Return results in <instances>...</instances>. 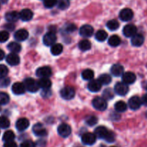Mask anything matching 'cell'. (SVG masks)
I'll use <instances>...</instances> for the list:
<instances>
[{
    "label": "cell",
    "mask_w": 147,
    "mask_h": 147,
    "mask_svg": "<svg viewBox=\"0 0 147 147\" xmlns=\"http://www.w3.org/2000/svg\"><path fill=\"white\" fill-rule=\"evenodd\" d=\"M7 48H8V50L9 51L11 52V53H15V54H17V53H20L21 51L22 47L19 43L15 42H10L7 45Z\"/></svg>",
    "instance_id": "26"
},
{
    "label": "cell",
    "mask_w": 147,
    "mask_h": 147,
    "mask_svg": "<svg viewBox=\"0 0 147 147\" xmlns=\"http://www.w3.org/2000/svg\"><path fill=\"white\" fill-rule=\"evenodd\" d=\"M76 26L74 24H67L65 27V30L68 33L73 32L76 31Z\"/></svg>",
    "instance_id": "45"
},
{
    "label": "cell",
    "mask_w": 147,
    "mask_h": 147,
    "mask_svg": "<svg viewBox=\"0 0 147 147\" xmlns=\"http://www.w3.org/2000/svg\"><path fill=\"white\" fill-rule=\"evenodd\" d=\"M9 37V34L7 31H0V42H5Z\"/></svg>",
    "instance_id": "42"
},
{
    "label": "cell",
    "mask_w": 147,
    "mask_h": 147,
    "mask_svg": "<svg viewBox=\"0 0 147 147\" xmlns=\"http://www.w3.org/2000/svg\"><path fill=\"white\" fill-rule=\"evenodd\" d=\"M124 69L123 67L120 64H115L111 68V73L113 76L116 77H120L123 75Z\"/></svg>",
    "instance_id": "20"
},
{
    "label": "cell",
    "mask_w": 147,
    "mask_h": 147,
    "mask_svg": "<svg viewBox=\"0 0 147 147\" xmlns=\"http://www.w3.org/2000/svg\"><path fill=\"white\" fill-rule=\"evenodd\" d=\"M71 127L67 123H62L57 128L58 134L63 138L68 137L71 134Z\"/></svg>",
    "instance_id": "6"
},
{
    "label": "cell",
    "mask_w": 147,
    "mask_h": 147,
    "mask_svg": "<svg viewBox=\"0 0 147 147\" xmlns=\"http://www.w3.org/2000/svg\"><path fill=\"white\" fill-rule=\"evenodd\" d=\"M63 50V47L61 44H55L51 47V53L53 55H59L62 53Z\"/></svg>",
    "instance_id": "29"
},
{
    "label": "cell",
    "mask_w": 147,
    "mask_h": 147,
    "mask_svg": "<svg viewBox=\"0 0 147 147\" xmlns=\"http://www.w3.org/2000/svg\"><path fill=\"white\" fill-rule=\"evenodd\" d=\"M4 57H5L4 52L2 50H1V49H0V61H1V60H2L4 58Z\"/></svg>",
    "instance_id": "51"
},
{
    "label": "cell",
    "mask_w": 147,
    "mask_h": 147,
    "mask_svg": "<svg viewBox=\"0 0 147 147\" xmlns=\"http://www.w3.org/2000/svg\"><path fill=\"white\" fill-rule=\"evenodd\" d=\"M86 124L88 125L89 126H93L97 123L98 119L94 116H89L88 118L86 119Z\"/></svg>",
    "instance_id": "40"
},
{
    "label": "cell",
    "mask_w": 147,
    "mask_h": 147,
    "mask_svg": "<svg viewBox=\"0 0 147 147\" xmlns=\"http://www.w3.org/2000/svg\"><path fill=\"white\" fill-rule=\"evenodd\" d=\"M146 116L147 117V112H146Z\"/></svg>",
    "instance_id": "53"
},
{
    "label": "cell",
    "mask_w": 147,
    "mask_h": 147,
    "mask_svg": "<svg viewBox=\"0 0 147 147\" xmlns=\"http://www.w3.org/2000/svg\"><path fill=\"white\" fill-rule=\"evenodd\" d=\"M9 120L5 116H0V128L1 129H7L9 127Z\"/></svg>",
    "instance_id": "38"
},
{
    "label": "cell",
    "mask_w": 147,
    "mask_h": 147,
    "mask_svg": "<svg viewBox=\"0 0 147 147\" xmlns=\"http://www.w3.org/2000/svg\"><path fill=\"white\" fill-rule=\"evenodd\" d=\"M98 80L101 85H109L111 82V77L109 74H102L99 76Z\"/></svg>",
    "instance_id": "34"
},
{
    "label": "cell",
    "mask_w": 147,
    "mask_h": 147,
    "mask_svg": "<svg viewBox=\"0 0 147 147\" xmlns=\"http://www.w3.org/2000/svg\"><path fill=\"white\" fill-rule=\"evenodd\" d=\"M101 86V83L99 82L98 80H92L88 84V90L90 91L96 93V92L99 91L100 90Z\"/></svg>",
    "instance_id": "21"
},
{
    "label": "cell",
    "mask_w": 147,
    "mask_h": 147,
    "mask_svg": "<svg viewBox=\"0 0 147 147\" xmlns=\"http://www.w3.org/2000/svg\"><path fill=\"white\" fill-rule=\"evenodd\" d=\"M112 147H115V146H112Z\"/></svg>",
    "instance_id": "56"
},
{
    "label": "cell",
    "mask_w": 147,
    "mask_h": 147,
    "mask_svg": "<svg viewBox=\"0 0 147 147\" xmlns=\"http://www.w3.org/2000/svg\"><path fill=\"white\" fill-rule=\"evenodd\" d=\"M144 42V37L142 34H136L131 38V44L135 47H140L143 45Z\"/></svg>",
    "instance_id": "24"
},
{
    "label": "cell",
    "mask_w": 147,
    "mask_h": 147,
    "mask_svg": "<svg viewBox=\"0 0 147 147\" xmlns=\"http://www.w3.org/2000/svg\"><path fill=\"white\" fill-rule=\"evenodd\" d=\"M121 38L118 35H112L109 39V44L111 47H117L121 43Z\"/></svg>",
    "instance_id": "30"
},
{
    "label": "cell",
    "mask_w": 147,
    "mask_h": 147,
    "mask_svg": "<svg viewBox=\"0 0 147 147\" xmlns=\"http://www.w3.org/2000/svg\"><path fill=\"white\" fill-rule=\"evenodd\" d=\"M20 18V13H18L16 11H9V12L6 13L5 14L6 20H7V22H9V23L17 22Z\"/></svg>",
    "instance_id": "23"
},
{
    "label": "cell",
    "mask_w": 147,
    "mask_h": 147,
    "mask_svg": "<svg viewBox=\"0 0 147 147\" xmlns=\"http://www.w3.org/2000/svg\"><path fill=\"white\" fill-rule=\"evenodd\" d=\"M108 29L110 30L111 31H115V30H118L119 27V23L117 20H109L106 24Z\"/></svg>",
    "instance_id": "33"
},
{
    "label": "cell",
    "mask_w": 147,
    "mask_h": 147,
    "mask_svg": "<svg viewBox=\"0 0 147 147\" xmlns=\"http://www.w3.org/2000/svg\"><path fill=\"white\" fill-rule=\"evenodd\" d=\"M78 47L82 51H87V50H90V47H91V43L89 40H83L79 42Z\"/></svg>",
    "instance_id": "28"
},
{
    "label": "cell",
    "mask_w": 147,
    "mask_h": 147,
    "mask_svg": "<svg viewBox=\"0 0 147 147\" xmlns=\"http://www.w3.org/2000/svg\"><path fill=\"white\" fill-rule=\"evenodd\" d=\"M6 61L9 65L15 66L20 63V57L15 53H10L6 57Z\"/></svg>",
    "instance_id": "17"
},
{
    "label": "cell",
    "mask_w": 147,
    "mask_h": 147,
    "mask_svg": "<svg viewBox=\"0 0 147 147\" xmlns=\"http://www.w3.org/2000/svg\"><path fill=\"white\" fill-rule=\"evenodd\" d=\"M95 135L98 139H104L107 142L112 143L115 141V134L111 131L108 130L104 126H98L95 129Z\"/></svg>",
    "instance_id": "1"
},
{
    "label": "cell",
    "mask_w": 147,
    "mask_h": 147,
    "mask_svg": "<svg viewBox=\"0 0 147 147\" xmlns=\"http://www.w3.org/2000/svg\"><path fill=\"white\" fill-rule=\"evenodd\" d=\"M114 92L119 96H126L129 92V86L124 83H117L114 87Z\"/></svg>",
    "instance_id": "5"
},
{
    "label": "cell",
    "mask_w": 147,
    "mask_h": 147,
    "mask_svg": "<svg viewBox=\"0 0 147 147\" xmlns=\"http://www.w3.org/2000/svg\"><path fill=\"white\" fill-rule=\"evenodd\" d=\"M4 147H17V145L14 142H5V144H4Z\"/></svg>",
    "instance_id": "48"
},
{
    "label": "cell",
    "mask_w": 147,
    "mask_h": 147,
    "mask_svg": "<svg viewBox=\"0 0 147 147\" xmlns=\"http://www.w3.org/2000/svg\"><path fill=\"white\" fill-rule=\"evenodd\" d=\"M24 85L26 89L30 93H36L39 89L37 82H36L34 79L31 78H26L24 81Z\"/></svg>",
    "instance_id": "2"
},
{
    "label": "cell",
    "mask_w": 147,
    "mask_h": 147,
    "mask_svg": "<svg viewBox=\"0 0 147 147\" xmlns=\"http://www.w3.org/2000/svg\"><path fill=\"white\" fill-rule=\"evenodd\" d=\"M14 39L17 41H24V40H27L29 37V33L26 30L24 29H21V30H19L14 33Z\"/></svg>",
    "instance_id": "18"
},
{
    "label": "cell",
    "mask_w": 147,
    "mask_h": 147,
    "mask_svg": "<svg viewBox=\"0 0 147 147\" xmlns=\"http://www.w3.org/2000/svg\"><path fill=\"white\" fill-rule=\"evenodd\" d=\"M1 107H0V111H1Z\"/></svg>",
    "instance_id": "54"
},
{
    "label": "cell",
    "mask_w": 147,
    "mask_h": 147,
    "mask_svg": "<svg viewBox=\"0 0 147 147\" xmlns=\"http://www.w3.org/2000/svg\"><path fill=\"white\" fill-rule=\"evenodd\" d=\"M5 27H6V29H7V30H13V29L14 28V26L11 23H9V24H6Z\"/></svg>",
    "instance_id": "50"
},
{
    "label": "cell",
    "mask_w": 147,
    "mask_h": 147,
    "mask_svg": "<svg viewBox=\"0 0 147 147\" xmlns=\"http://www.w3.org/2000/svg\"><path fill=\"white\" fill-rule=\"evenodd\" d=\"M8 68L4 65H0V79L4 78L8 74Z\"/></svg>",
    "instance_id": "41"
},
{
    "label": "cell",
    "mask_w": 147,
    "mask_h": 147,
    "mask_svg": "<svg viewBox=\"0 0 147 147\" xmlns=\"http://www.w3.org/2000/svg\"><path fill=\"white\" fill-rule=\"evenodd\" d=\"M134 17V12L131 9L125 8L119 13V18L123 22H129L132 20Z\"/></svg>",
    "instance_id": "7"
},
{
    "label": "cell",
    "mask_w": 147,
    "mask_h": 147,
    "mask_svg": "<svg viewBox=\"0 0 147 147\" xmlns=\"http://www.w3.org/2000/svg\"><path fill=\"white\" fill-rule=\"evenodd\" d=\"M136 32H137V28L134 24H127L123 29V34L127 37H134L135 34H136Z\"/></svg>",
    "instance_id": "12"
},
{
    "label": "cell",
    "mask_w": 147,
    "mask_h": 147,
    "mask_svg": "<svg viewBox=\"0 0 147 147\" xmlns=\"http://www.w3.org/2000/svg\"><path fill=\"white\" fill-rule=\"evenodd\" d=\"M11 90L12 92L16 95H22L24 94V92H25L26 88L24 86V83H20V82H17L13 84L12 87H11Z\"/></svg>",
    "instance_id": "19"
},
{
    "label": "cell",
    "mask_w": 147,
    "mask_h": 147,
    "mask_svg": "<svg viewBox=\"0 0 147 147\" xmlns=\"http://www.w3.org/2000/svg\"><path fill=\"white\" fill-rule=\"evenodd\" d=\"M75 95H76L75 89L71 86H66L60 90V96L65 100L73 99L75 97Z\"/></svg>",
    "instance_id": "3"
},
{
    "label": "cell",
    "mask_w": 147,
    "mask_h": 147,
    "mask_svg": "<svg viewBox=\"0 0 147 147\" xmlns=\"http://www.w3.org/2000/svg\"><path fill=\"white\" fill-rule=\"evenodd\" d=\"M57 4V0H44V6L46 8H53Z\"/></svg>",
    "instance_id": "43"
},
{
    "label": "cell",
    "mask_w": 147,
    "mask_h": 147,
    "mask_svg": "<svg viewBox=\"0 0 147 147\" xmlns=\"http://www.w3.org/2000/svg\"><path fill=\"white\" fill-rule=\"evenodd\" d=\"M57 5L60 9L65 10L70 6V0H57Z\"/></svg>",
    "instance_id": "37"
},
{
    "label": "cell",
    "mask_w": 147,
    "mask_h": 147,
    "mask_svg": "<svg viewBox=\"0 0 147 147\" xmlns=\"http://www.w3.org/2000/svg\"><path fill=\"white\" fill-rule=\"evenodd\" d=\"M9 102V96L7 93L0 92V105H6Z\"/></svg>",
    "instance_id": "39"
},
{
    "label": "cell",
    "mask_w": 147,
    "mask_h": 147,
    "mask_svg": "<svg viewBox=\"0 0 147 147\" xmlns=\"http://www.w3.org/2000/svg\"><path fill=\"white\" fill-rule=\"evenodd\" d=\"M94 77V72L90 69H86L82 73V78L86 80H91Z\"/></svg>",
    "instance_id": "31"
},
{
    "label": "cell",
    "mask_w": 147,
    "mask_h": 147,
    "mask_svg": "<svg viewBox=\"0 0 147 147\" xmlns=\"http://www.w3.org/2000/svg\"><path fill=\"white\" fill-rule=\"evenodd\" d=\"M20 147H35V145H34V142H32V141L27 140L22 142L20 145Z\"/></svg>",
    "instance_id": "46"
},
{
    "label": "cell",
    "mask_w": 147,
    "mask_h": 147,
    "mask_svg": "<svg viewBox=\"0 0 147 147\" xmlns=\"http://www.w3.org/2000/svg\"><path fill=\"white\" fill-rule=\"evenodd\" d=\"M82 142L86 145H93L94 144L96 141V136L95 134L86 133L82 136Z\"/></svg>",
    "instance_id": "11"
},
{
    "label": "cell",
    "mask_w": 147,
    "mask_h": 147,
    "mask_svg": "<svg viewBox=\"0 0 147 147\" xmlns=\"http://www.w3.org/2000/svg\"><path fill=\"white\" fill-rule=\"evenodd\" d=\"M52 94V93L50 92V89H47V90H43L42 92V96L44 98H48L49 96H50V95Z\"/></svg>",
    "instance_id": "47"
},
{
    "label": "cell",
    "mask_w": 147,
    "mask_h": 147,
    "mask_svg": "<svg viewBox=\"0 0 147 147\" xmlns=\"http://www.w3.org/2000/svg\"><path fill=\"white\" fill-rule=\"evenodd\" d=\"M10 83V80L9 78H4L0 79V87L5 88L9 85Z\"/></svg>",
    "instance_id": "44"
},
{
    "label": "cell",
    "mask_w": 147,
    "mask_h": 147,
    "mask_svg": "<svg viewBox=\"0 0 147 147\" xmlns=\"http://www.w3.org/2000/svg\"><path fill=\"white\" fill-rule=\"evenodd\" d=\"M15 138V134H14V132L12 131H7L3 135V141L5 142H13V140Z\"/></svg>",
    "instance_id": "32"
},
{
    "label": "cell",
    "mask_w": 147,
    "mask_h": 147,
    "mask_svg": "<svg viewBox=\"0 0 147 147\" xmlns=\"http://www.w3.org/2000/svg\"><path fill=\"white\" fill-rule=\"evenodd\" d=\"M108 37V34L104 30H98L96 34V39L99 42H103L106 40Z\"/></svg>",
    "instance_id": "35"
},
{
    "label": "cell",
    "mask_w": 147,
    "mask_h": 147,
    "mask_svg": "<svg viewBox=\"0 0 147 147\" xmlns=\"http://www.w3.org/2000/svg\"><path fill=\"white\" fill-rule=\"evenodd\" d=\"M115 110L117 112H119V113H123V112H125L126 110H127V105L123 100H120V101H118L117 103L115 104L114 106Z\"/></svg>",
    "instance_id": "27"
},
{
    "label": "cell",
    "mask_w": 147,
    "mask_h": 147,
    "mask_svg": "<svg viewBox=\"0 0 147 147\" xmlns=\"http://www.w3.org/2000/svg\"><path fill=\"white\" fill-rule=\"evenodd\" d=\"M142 103L143 105L147 106V94H145L143 96L142 98Z\"/></svg>",
    "instance_id": "49"
},
{
    "label": "cell",
    "mask_w": 147,
    "mask_h": 147,
    "mask_svg": "<svg viewBox=\"0 0 147 147\" xmlns=\"http://www.w3.org/2000/svg\"><path fill=\"white\" fill-rule=\"evenodd\" d=\"M114 97V90L111 88L105 89L103 93V98L105 100H111Z\"/></svg>",
    "instance_id": "36"
},
{
    "label": "cell",
    "mask_w": 147,
    "mask_h": 147,
    "mask_svg": "<svg viewBox=\"0 0 147 147\" xmlns=\"http://www.w3.org/2000/svg\"><path fill=\"white\" fill-rule=\"evenodd\" d=\"M57 40L55 34L53 32H50L45 34V35L43 37V43L46 46H53L55 45V42Z\"/></svg>",
    "instance_id": "10"
},
{
    "label": "cell",
    "mask_w": 147,
    "mask_h": 147,
    "mask_svg": "<svg viewBox=\"0 0 147 147\" xmlns=\"http://www.w3.org/2000/svg\"><path fill=\"white\" fill-rule=\"evenodd\" d=\"M146 90H147V86H146Z\"/></svg>",
    "instance_id": "55"
},
{
    "label": "cell",
    "mask_w": 147,
    "mask_h": 147,
    "mask_svg": "<svg viewBox=\"0 0 147 147\" xmlns=\"http://www.w3.org/2000/svg\"><path fill=\"white\" fill-rule=\"evenodd\" d=\"M36 74L41 78H48L52 76V70L50 67H47V66L41 67L37 69Z\"/></svg>",
    "instance_id": "8"
},
{
    "label": "cell",
    "mask_w": 147,
    "mask_h": 147,
    "mask_svg": "<svg viewBox=\"0 0 147 147\" xmlns=\"http://www.w3.org/2000/svg\"><path fill=\"white\" fill-rule=\"evenodd\" d=\"M37 83H38L39 88L43 89V90L50 89L52 85L51 81L48 78H41L37 81Z\"/></svg>",
    "instance_id": "25"
},
{
    "label": "cell",
    "mask_w": 147,
    "mask_h": 147,
    "mask_svg": "<svg viewBox=\"0 0 147 147\" xmlns=\"http://www.w3.org/2000/svg\"><path fill=\"white\" fill-rule=\"evenodd\" d=\"M32 130L34 135H36L37 136H39V137H44L47 134L45 128L40 123H37L36 124H34V126H33Z\"/></svg>",
    "instance_id": "9"
},
{
    "label": "cell",
    "mask_w": 147,
    "mask_h": 147,
    "mask_svg": "<svg viewBox=\"0 0 147 147\" xmlns=\"http://www.w3.org/2000/svg\"><path fill=\"white\" fill-rule=\"evenodd\" d=\"M93 27L89 24H86V25H83L80 27V35L83 36L84 37H90L93 35Z\"/></svg>",
    "instance_id": "16"
},
{
    "label": "cell",
    "mask_w": 147,
    "mask_h": 147,
    "mask_svg": "<svg viewBox=\"0 0 147 147\" xmlns=\"http://www.w3.org/2000/svg\"><path fill=\"white\" fill-rule=\"evenodd\" d=\"M30 126V121L26 118H22L16 122V129L19 131H23Z\"/></svg>",
    "instance_id": "13"
},
{
    "label": "cell",
    "mask_w": 147,
    "mask_h": 147,
    "mask_svg": "<svg viewBox=\"0 0 147 147\" xmlns=\"http://www.w3.org/2000/svg\"><path fill=\"white\" fill-rule=\"evenodd\" d=\"M33 17V13L29 9H24L20 13V17L22 21L27 22L32 20Z\"/></svg>",
    "instance_id": "22"
},
{
    "label": "cell",
    "mask_w": 147,
    "mask_h": 147,
    "mask_svg": "<svg viewBox=\"0 0 147 147\" xmlns=\"http://www.w3.org/2000/svg\"><path fill=\"white\" fill-rule=\"evenodd\" d=\"M93 106L98 111H105L107 109V103L103 98L97 97L93 100Z\"/></svg>",
    "instance_id": "4"
},
{
    "label": "cell",
    "mask_w": 147,
    "mask_h": 147,
    "mask_svg": "<svg viewBox=\"0 0 147 147\" xmlns=\"http://www.w3.org/2000/svg\"><path fill=\"white\" fill-rule=\"evenodd\" d=\"M142 104V99L138 96H133L129 100V106L131 110H137L141 107Z\"/></svg>",
    "instance_id": "14"
},
{
    "label": "cell",
    "mask_w": 147,
    "mask_h": 147,
    "mask_svg": "<svg viewBox=\"0 0 147 147\" xmlns=\"http://www.w3.org/2000/svg\"><path fill=\"white\" fill-rule=\"evenodd\" d=\"M8 0H0V3H6Z\"/></svg>",
    "instance_id": "52"
},
{
    "label": "cell",
    "mask_w": 147,
    "mask_h": 147,
    "mask_svg": "<svg viewBox=\"0 0 147 147\" xmlns=\"http://www.w3.org/2000/svg\"><path fill=\"white\" fill-rule=\"evenodd\" d=\"M122 80L123 83H126V85L133 84L136 80V75L131 72H126L122 76Z\"/></svg>",
    "instance_id": "15"
}]
</instances>
